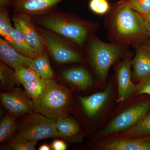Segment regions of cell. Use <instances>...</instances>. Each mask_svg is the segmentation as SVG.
<instances>
[{
    "mask_svg": "<svg viewBox=\"0 0 150 150\" xmlns=\"http://www.w3.org/2000/svg\"><path fill=\"white\" fill-rule=\"evenodd\" d=\"M150 111V96H132L118 103L104 126L91 137L96 140L123 133L134 127Z\"/></svg>",
    "mask_w": 150,
    "mask_h": 150,
    "instance_id": "obj_1",
    "label": "cell"
},
{
    "mask_svg": "<svg viewBox=\"0 0 150 150\" xmlns=\"http://www.w3.org/2000/svg\"><path fill=\"white\" fill-rule=\"evenodd\" d=\"M117 97L115 77L108 79L105 86L100 91L89 96L79 97L85 115L89 120L94 121L95 125L96 123L98 131L104 126L118 105Z\"/></svg>",
    "mask_w": 150,
    "mask_h": 150,
    "instance_id": "obj_2",
    "label": "cell"
},
{
    "mask_svg": "<svg viewBox=\"0 0 150 150\" xmlns=\"http://www.w3.org/2000/svg\"><path fill=\"white\" fill-rule=\"evenodd\" d=\"M47 88L43 95L33 100V110L51 119L67 116L72 110L71 91L54 80H46Z\"/></svg>",
    "mask_w": 150,
    "mask_h": 150,
    "instance_id": "obj_3",
    "label": "cell"
},
{
    "mask_svg": "<svg viewBox=\"0 0 150 150\" xmlns=\"http://www.w3.org/2000/svg\"><path fill=\"white\" fill-rule=\"evenodd\" d=\"M88 54L95 74L103 88L110 68L129 54L122 45L104 43L94 38L90 42Z\"/></svg>",
    "mask_w": 150,
    "mask_h": 150,
    "instance_id": "obj_4",
    "label": "cell"
},
{
    "mask_svg": "<svg viewBox=\"0 0 150 150\" xmlns=\"http://www.w3.org/2000/svg\"><path fill=\"white\" fill-rule=\"evenodd\" d=\"M113 27L122 42L128 44L140 45L149 35L144 18L128 7L115 10Z\"/></svg>",
    "mask_w": 150,
    "mask_h": 150,
    "instance_id": "obj_5",
    "label": "cell"
},
{
    "mask_svg": "<svg viewBox=\"0 0 150 150\" xmlns=\"http://www.w3.org/2000/svg\"><path fill=\"white\" fill-rule=\"evenodd\" d=\"M33 20L40 26L79 46L83 45L88 36V28L85 23L65 15L44 14L35 16Z\"/></svg>",
    "mask_w": 150,
    "mask_h": 150,
    "instance_id": "obj_6",
    "label": "cell"
},
{
    "mask_svg": "<svg viewBox=\"0 0 150 150\" xmlns=\"http://www.w3.org/2000/svg\"><path fill=\"white\" fill-rule=\"evenodd\" d=\"M56 119L38 112L27 115L20 126L18 135L30 141L60 137L56 127Z\"/></svg>",
    "mask_w": 150,
    "mask_h": 150,
    "instance_id": "obj_7",
    "label": "cell"
},
{
    "mask_svg": "<svg viewBox=\"0 0 150 150\" xmlns=\"http://www.w3.org/2000/svg\"><path fill=\"white\" fill-rule=\"evenodd\" d=\"M40 34L49 53L57 63L66 64L82 62V56L61 38L44 30H40Z\"/></svg>",
    "mask_w": 150,
    "mask_h": 150,
    "instance_id": "obj_8",
    "label": "cell"
},
{
    "mask_svg": "<svg viewBox=\"0 0 150 150\" xmlns=\"http://www.w3.org/2000/svg\"><path fill=\"white\" fill-rule=\"evenodd\" d=\"M132 56L129 54L114 64L117 84V102L121 103L133 96L137 85L132 79Z\"/></svg>",
    "mask_w": 150,
    "mask_h": 150,
    "instance_id": "obj_9",
    "label": "cell"
},
{
    "mask_svg": "<svg viewBox=\"0 0 150 150\" xmlns=\"http://www.w3.org/2000/svg\"><path fill=\"white\" fill-rule=\"evenodd\" d=\"M90 146L91 149L95 150H150V137H108L91 140Z\"/></svg>",
    "mask_w": 150,
    "mask_h": 150,
    "instance_id": "obj_10",
    "label": "cell"
},
{
    "mask_svg": "<svg viewBox=\"0 0 150 150\" xmlns=\"http://www.w3.org/2000/svg\"><path fill=\"white\" fill-rule=\"evenodd\" d=\"M12 20L15 28L20 31L30 46L40 55L44 53L45 42L40 33L35 29L30 16L17 13L14 15Z\"/></svg>",
    "mask_w": 150,
    "mask_h": 150,
    "instance_id": "obj_11",
    "label": "cell"
},
{
    "mask_svg": "<svg viewBox=\"0 0 150 150\" xmlns=\"http://www.w3.org/2000/svg\"><path fill=\"white\" fill-rule=\"evenodd\" d=\"M28 98L26 93L19 88H15L10 92L1 94L3 105L14 116L30 113L33 110V102Z\"/></svg>",
    "mask_w": 150,
    "mask_h": 150,
    "instance_id": "obj_12",
    "label": "cell"
},
{
    "mask_svg": "<svg viewBox=\"0 0 150 150\" xmlns=\"http://www.w3.org/2000/svg\"><path fill=\"white\" fill-rule=\"evenodd\" d=\"M132 79L138 84L150 77V41L146 40L139 45L132 60Z\"/></svg>",
    "mask_w": 150,
    "mask_h": 150,
    "instance_id": "obj_13",
    "label": "cell"
},
{
    "mask_svg": "<svg viewBox=\"0 0 150 150\" xmlns=\"http://www.w3.org/2000/svg\"><path fill=\"white\" fill-rule=\"evenodd\" d=\"M63 0H13V6L17 13L39 16L48 11Z\"/></svg>",
    "mask_w": 150,
    "mask_h": 150,
    "instance_id": "obj_14",
    "label": "cell"
},
{
    "mask_svg": "<svg viewBox=\"0 0 150 150\" xmlns=\"http://www.w3.org/2000/svg\"><path fill=\"white\" fill-rule=\"evenodd\" d=\"M0 59L3 63L15 69L30 67L33 59L19 53L6 39L0 38Z\"/></svg>",
    "mask_w": 150,
    "mask_h": 150,
    "instance_id": "obj_15",
    "label": "cell"
},
{
    "mask_svg": "<svg viewBox=\"0 0 150 150\" xmlns=\"http://www.w3.org/2000/svg\"><path fill=\"white\" fill-rule=\"evenodd\" d=\"M61 76L80 89L86 90L93 86V79L87 70L82 67L72 68L62 72Z\"/></svg>",
    "mask_w": 150,
    "mask_h": 150,
    "instance_id": "obj_16",
    "label": "cell"
},
{
    "mask_svg": "<svg viewBox=\"0 0 150 150\" xmlns=\"http://www.w3.org/2000/svg\"><path fill=\"white\" fill-rule=\"evenodd\" d=\"M56 130L60 137L70 139L76 142H81L83 139L84 132L76 121L67 116L56 120Z\"/></svg>",
    "mask_w": 150,
    "mask_h": 150,
    "instance_id": "obj_17",
    "label": "cell"
},
{
    "mask_svg": "<svg viewBox=\"0 0 150 150\" xmlns=\"http://www.w3.org/2000/svg\"><path fill=\"white\" fill-rule=\"evenodd\" d=\"M6 40L19 53L25 56L33 59L40 55L30 46L20 31L15 28L12 27Z\"/></svg>",
    "mask_w": 150,
    "mask_h": 150,
    "instance_id": "obj_18",
    "label": "cell"
},
{
    "mask_svg": "<svg viewBox=\"0 0 150 150\" xmlns=\"http://www.w3.org/2000/svg\"><path fill=\"white\" fill-rule=\"evenodd\" d=\"M150 137V111L134 127L126 131L110 137L141 138Z\"/></svg>",
    "mask_w": 150,
    "mask_h": 150,
    "instance_id": "obj_19",
    "label": "cell"
},
{
    "mask_svg": "<svg viewBox=\"0 0 150 150\" xmlns=\"http://www.w3.org/2000/svg\"><path fill=\"white\" fill-rule=\"evenodd\" d=\"M30 67L40 78L45 80L53 79L54 74L48 56L45 52L33 59Z\"/></svg>",
    "mask_w": 150,
    "mask_h": 150,
    "instance_id": "obj_20",
    "label": "cell"
},
{
    "mask_svg": "<svg viewBox=\"0 0 150 150\" xmlns=\"http://www.w3.org/2000/svg\"><path fill=\"white\" fill-rule=\"evenodd\" d=\"M23 85L26 94L32 100L38 99L42 96L46 91L47 86L46 80L40 77Z\"/></svg>",
    "mask_w": 150,
    "mask_h": 150,
    "instance_id": "obj_21",
    "label": "cell"
},
{
    "mask_svg": "<svg viewBox=\"0 0 150 150\" xmlns=\"http://www.w3.org/2000/svg\"><path fill=\"white\" fill-rule=\"evenodd\" d=\"M17 128L15 116L8 115L4 117L0 123V142L1 143L11 138Z\"/></svg>",
    "mask_w": 150,
    "mask_h": 150,
    "instance_id": "obj_22",
    "label": "cell"
},
{
    "mask_svg": "<svg viewBox=\"0 0 150 150\" xmlns=\"http://www.w3.org/2000/svg\"><path fill=\"white\" fill-rule=\"evenodd\" d=\"M125 7L145 15L150 12V0H121L115 5V10Z\"/></svg>",
    "mask_w": 150,
    "mask_h": 150,
    "instance_id": "obj_23",
    "label": "cell"
},
{
    "mask_svg": "<svg viewBox=\"0 0 150 150\" xmlns=\"http://www.w3.org/2000/svg\"><path fill=\"white\" fill-rule=\"evenodd\" d=\"M0 80L1 85L9 91L13 89L17 82L15 72L2 62L0 63Z\"/></svg>",
    "mask_w": 150,
    "mask_h": 150,
    "instance_id": "obj_24",
    "label": "cell"
},
{
    "mask_svg": "<svg viewBox=\"0 0 150 150\" xmlns=\"http://www.w3.org/2000/svg\"><path fill=\"white\" fill-rule=\"evenodd\" d=\"M36 144V141H29L18 134L12 137L9 142L8 146L12 150H34Z\"/></svg>",
    "mask_w": 150,
    "mask_h": 150,
    "instance_id": "obj_25",
    "label": "cell"
},
{
    "mask_svg": "<svg viewBox=\"0 0 150 150\" xmlns=\"http://www.w3.org/2000/svg\"><path fill=\"white\" fill-rule=\"evenodd\" d=\"M14 70L17 82L23 85L40 77L30 67H18Z\"/></svg>",
    "mask_w": 150,
    "mask_h": 150,
    "instance_id": "obj_26",
    "label": "cell"
},
{
    "mask_svg": "<svg viewBox=\"0 0 150 150\" xmlns=\"http://www.w3.org/2000/svg\"><path fill=\"white\" fill-rule=\"evenodd\" d=\"M12 28L11 23L8 12L5 7L0 8V34L6 39Z\"/></svg>",
    "mask_w": 150,
    "mask_h": 150,
    "instance_id": "obj_27",
    "label": "cell"
},
{
    "mask_svg": "<svg viewBox=\"0 0 150 150\" xmlns=\"http://www.w3.org/2000/svg\"><path fill=\"white\" fill-rule=\"evenodd\" d=\"M89 6L93 12L99 15L107 13L110 8V4L107 0H91Z\"/></svg>",
    "mask_w": 150,
    "mask_h": 150,
    "instance_id": "obj_28",
    "label": "cell"
},
{
    "mask_svg": "<svg viewBox=\"0 0 150 150\" xmlns=\"http://www.w3.org/2000/svg\"><path fill=\"white\" fill-rule=\"evenodd\" d=\"M140 95L150 96V77L137 84L136 91L132 96H137Z\"/></svg>",
    "mask_w": 150,
    "mask_h": 150,
    "instance_id": "obj_29",
    "label": "cell"
},
{
    "mask_svg": "<svg viewBox=\"0 0 150 150\" xmlns=\"http://www.w3.org/2000/svg\"><path fill=\"white\" fill-rule=\"evenodd\" d=\"M51 147L54 150H65L67 149V145L62 140H55L51 144Z\"/></svg>",
    "mask_w": 150,
    "mask_h": 150,
    "instance_id": "obj_30",
    "label": "cell"
},
{
    "mask_svg": "<svg viewBox=\"0 0 150 150\" xmlns=\"http://www.w3.org/2000/svg\"><path fill=\"white\" fill-rule=\"evenodd\" d=\"M145 22L148 32L150 36V12L144 15Z\"/></svg>",
    "mask_w": 150,
    "mask_h": 150,
    "instance_id": "obj_31",
    "label": "cell"
},
{
    "mask_svg": "<svg viewBox=\"0 0 150 150\" xmlns=\"http://www.w3.org/2000/svg\"><path fill=\"white\" fill-rule=\"evenodd\" d=\"M52 149L51 147L47 144H44L41 145L38 150H50Z\"/></svg>",
    "mask_w": 150,
    "mask_h": 150,
    "instance_id": "obj_32",
    "label": "cell"
},
{
    "mask_svg": "<svg viewBox=\"0 0 150 150\" xmlns=\"http://www.w3.org/2000/svg\"><path fill=\"white\" fill-rule=\"evenodd\" d=\"M11 0H0V5L2 7H5L8 5Z\"/></svg>",
    "mask_w": 150,
    "mask_h": 150,
    "instance_id": "obj_33",
    "label": "cell"
},
{
    "mask_svg": "<svg viewBox=\"0 0 150 150\" xmlns=\"http://www.w3.org/2000/svg\"><path fill=\"white\" fill-rule=\"evenodd\" d=\"M11 1H13V0H11Z\"/></svg>",
    "mask_w": 150,
    "mask_h": 150,
    "instance_id": "obj_34",
    "label": "cell"
}]
</instances>
